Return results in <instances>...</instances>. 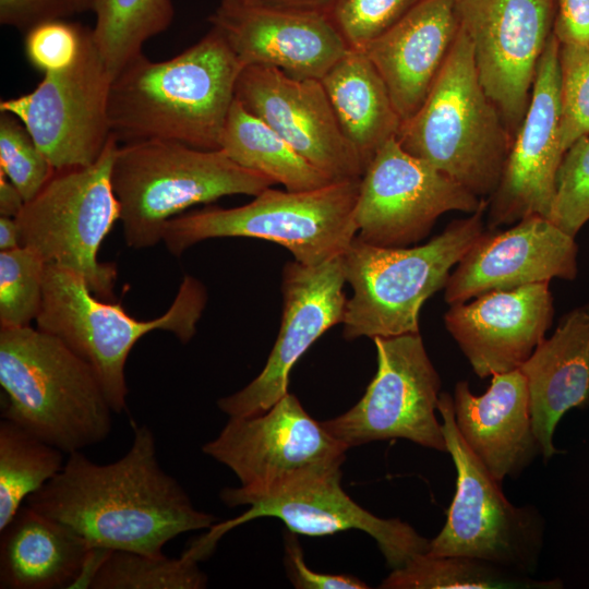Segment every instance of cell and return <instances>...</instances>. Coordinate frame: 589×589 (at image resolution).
<instances>
[{"instance_id":"31","label":"cell","mask_w":589,"mask_h":589,"mask_svg":"<svg viewBox=\"0 0 589 589\" xmlns=\"http://www.w3.org/2000/svg\"><path fill=\"white\" fill-rule=\"evenodd\" d=\"M94 43L113 79L136 57L151 37L171 24V0H100L93 10Z\"/></svg>"},{"instance_id":"42","label":"cell","mask_w":589,"mask_h":589,"mask_svg":"<svg viewBox=\"0 0 589 589\" xmlns=\"http://www.w3.org/2000/svg\"><path fill=\"white\" fill-rule=\"evenodd\" d=\"M25 204L17 188L0 171V216L15 218Z\"/></svg>"},{"instance_id":"27","label":"cell","mask_w":589,"mask_h":589,"mask_svg":"<svg viewBox=\"0 0 589 589\" xmlns=\"http://www.w3.org/2000/svg\"><path fill=\"white\" fill-rule=\"evenodd\" d=\"M321 82L365 170L377 151L397 136L401 124L385 82L363 50L350 48Z\"/></svg>"},{"instance_id":"4","label":"cell","mask_w":589,"mask_h":589,"mask_svg":"<svg viewBox=\"0 0 589 589\" xmlns=\"http://www.w3.org/2000/svg\"><path fill=\"white\" fill-rule=\"evenodd\" d=\"M396 140L480 199H490L497 188L513 137L480 82L460 25L430 93L401 122Z\"/></svg>"},{"instance_id":"7","label":"cell","mask_w":589,"mask_h":589,"mask_svg":"<svg viewBox=\"0 0 589 589\" xmlns=\"http://www.w3.org/2000/svg\"><path fill=\"white\" fill-rule=\"evenodd\" d=\"M205 304L203 285L185 276L163 315L137 320L120 303L96 297L77 273L46 264L43 301L35 321L38 329L58 337L93 369L112 411L121 413L129 394L125 363L134 345L156 329L170 332L184 344L190 341Z\"/></svg>"},{"instance_id":"37","label":"cell","mask_w":589,"mask_h":589,"mask_svg":"<svg viewBox=\"0 0 589 589\" xmlns=\"http://www.w3.org/2000/svg\"><path fill=\"white\" fill-rule=\"evenodd\" d=\"M422 0H337L328 11L348 48L363 50Z\"/></svg>"},{"instance_id":"6","label":"cell","mask_w":589,"mask_h":589,"mask_svg":"<svg viewBox=\"0 0 589 589\" xmlns=\"http://www.w3.org/2000/svg\"><path fill=\"white\" fill-rule=\"evenodd\" d=\"M486 206L452 221L417 247L383 248L356 236L342 254L346 283L352 290L341 322L344 338L419 333L423 303L445 287L453 267L485 231Z\"/></svg>"},{"instance_id":"40","label":"cell","mask_w":589,"mask_h":589,"mask_svg":"<svg viewBox=\"0 0 589 589\" xmlns=\"http://www.w3.org/2000/svg\"><path fill=\"white\" fill-rule=\"evenodd\" d=\"M75 12L70 0H0V22L28 31L46 20Z\"/></svg>"},{"instance_id":"11","label":"cell","mask_w":589,"mask_h":589,"mask_svg":"<svg viewBox=\"0 0 589 589\" xmlns=\"http://www.w3.org/2000/svg\"><path fill=\"white\" fill-rule=\"evenodd\" d=\"M437 411L457 479L446 521L430 540L428 552L476 557L531 576L543 549V517L532 505L512 504L466 445L456 428L450 394H440Z\"/></svg>"},{"instance_id":"24","label":"cell","mask_w":589,"mask_h":589,"mask_svg":"<svg viewBox=\"0 0 589 589\" xmlns=\"http://www.w3.org/2000/svg\"><path fill=\"white\" fill-rule=\"evenodd\" d=\"M458 0H422L363 51L389 92L401 122L430 93L459 31Z\"/></svg>"},{"instance_id":"16","label":"cell","mask_w":589,"mask_h":589,"mask_svg":"<svg viewBox=\"0 0 589 589\" xmlns=\"http://www.w3.org/2000/svg\"><path fill=\"white\" fill-rule=\"evenodd\" d=\"M342 254L318 265L297 261L283 271V317L274 347L261 373L242 389L220 398L229 418L253 417L288 393L289 373L299 358L334 325L341 323L347 298Z\"/></svg>"},{"instance_id":"17","label":"cell","mask_w":589,"mask_h":589,"mask_svg":"<svg viewBox=\"0 0 589 589\" xmlns=\"http://www.w3.org/2000/svg\"><path fill=\"white\" fill-rule=\"evenodd\" d=\"M340 479L341 471H337L255 501L240 516L214 524L189 546L204 561L229 530L256 518L275 517L289 531L312 537L361 530L375 540L392 569L429 551L430 540L398 518H381L361 507L342 490Z\"/></svg>"},{"instance_id":"28","label":"cell","mask_w":589,"mask_h":589,"mask_svg":"<svg viewBox=\"0 0 589 589\" xmlns=\"http://www.w3.org/2000/svg\"><path fill=\"white\" fill-rule=\"evenodd\" d=\"M219 149L238 165L267 176L287 191H310L334 182L236 98L220 136Z\"/></svg>"},{"instance_id":"15","label":"cell","mask_w":589,"mask_h":589,"mask_svg":"<svg viewBox=\"0 0 589 589\" xmlns=\"http://www.w3.org/2000/svg\"><path fill=\"white\" fill-rule=\"evenodd\" d=\"M480 82L514 140L553 33L555 0H458Z\"/></svg>"},{"instance_id":"39","label":"cell","mask_w":589,"mask_h":589,"mask_svg":"<svg viewBox=\"0 0 589 589\" xmlns=\"http://www.w3.org/2000/svg\"><path fill=\"white\" fill-rule=\"evenodd\" d=\"M297 533H285V564L288 576L298 589H366L369 586L351 575L316 573L310 569L298 542Z\"/></svg>"},{"instance_id":"18","label":"cell","mask_w":589,"mask_h":589,"mask_svg":"<svg viewBox=\"0 0 589 589\" xmlns=\"http://www.w3.org/2000/svg\"><path fill=\"white\" fill-rule=\"evenodd\" d=\"M560 41L552 33L540 57L530 103L514 136L497 188L488 200L490 230L531 215L549 216L561 145Z\"/></svg>"},{"instance_id":"10","label":"cell","mask_w":589,"mask_h":589,"mask_svg":"<svg viewBox=\"0 0 589 589\" xmlns=\"http://www.w3.org/2000/svg\"><path fill=\"white\" fill-rule=\"evenodd\" d=\"M118 146L111 134L94 164L56 171L15 217L23 247L35 251L46 264L77 273L105 301L115 300L117 267L99 262L98 251L120 220V204L111 182Z\"/></svg>"},{"instance_id":"20","label":"cell","mask_w":589,"mask_h":589,"mask_svg":"<svg viewBox=\"0 0 589 589\" xmlns=\"http://www.w3.org/2000/svg\"><path fill=\"white\" fill-rule=\"evenodd\" d=\"M575 238L546 217L531 215L504 231H484L450 273L445 301L450 305L494 290L573 280L577 276Z\"/></svg>"},{"instance_id":"3","label":"cell","mask_w":589,"mask_h":589,"mask_svg":"<svg viewBox=\"0 0 589 589\" xmlns=\"http://www.w3.org/2000/svg\"><path fill=\"white\" fill-rule=\"evenodd\" d=\"M1 418L69 455L105 441L112 409L93 369L58 337L0 328Z\"/></svg>"},{"instance_id":"2","label":"cell","mask_w":589,"mask_h":589,"mask_svg":"<svg viewBox=\"0 0 589 589\" xmlns=\"http://www.w3.org/2000/svg\"><path fill=\"white\" fill-rule=\"evenodd\" d=\"M243 65L214 27L166 61L143 53L112 81L108 113L119 144L166 140L219 149Z\"/></svg>"},{"instance_id":"44","label":"cell","mask_w":589,"mask_h":589,"mask_svg":"<svg viewBox=\"0 0 589 589\" xmlns=\"http://www.w3.org/2000/svg\"><path fill=\"white\" fill-rule=\"evenodd\" d=\"M22 247L15 218L0 216V252Z\"/></svg>"},{"instance_id":"23","label":"cell","mask_w":589,"mask_h":589,"mask_svg":"<svg viewBox=\"0 0 589 589\" xmlns=\"http://www.w3.org/2000/svg\"><path fill=\"white\" fill-rule=\"evenodd\" d=\"M452 397L458 432L497 482L518 477L540 455L528 385L519 369L492 375L479 396L467 381H459Z\"/></svg>"},{"instance_id":"21","label":"cell","mask_w":589,"mask_h":589,"mask_svg":"<svg viewBox=\"0 0 589 589\" xmlns=\"http://www.w3.org/2000/svg\"><path fill=\"white\" fill-rule=\"evenodd\" d=\"M209 22L243 67H274L296 79L321 80L349 49L327 13L220 3Z\"/></svg>"},{"instance_id":"46","label":"cell","mask_w":589,"mask_h":589,"mask_svg":"<svg viewBox=\"0 0 589 589\" xmlns=\"http://www.w3.org/2000/svg\"><path fill=\"white\" fill-rule=\"evenodd\" d=\"M241 1H244V0H221V3H236V2H241Z\"/></svg>"},{"instance_id":"22","label":"cell","mask_w":589,"mask_h":589,"mask_svg":"<svg viewBox=\"0 0 589 589\" xmlns=\"http://www.w3.org/2000/svg\"><path fill=\"white\" fill-rule=\"evenodd\" d=\"M554 314L549 283L489 291L450 304L444 324L481 378L519 369Z\"/></svg>"},{"instance_id":"33","label":"cell","mask_w":589,"mask_h":589,"mask_svg":"<svg viewBox=\"0 0 589 589\" xmlns=\"http://www.w3.org/2000/svg\"><path fill=\"white\" fill-rule=\"evenodd\" d=\"M46 263L32 249L0 252V328L29 326L43 301Z\"/></svg>"},{"instance_id":"25","label":"cell","mask_w":589,"mask_h":589,"mask_svg":"<svg viewBox=\"0 0 589 589\" xmlns=\"http://www.w3.org/2000/svg\"><path fill=\"white\" fill-rule=\"evenodd\" d=\"M519 370L528 385L540 455L549 461L560 453L553 436L563 416L589 406V302L566 313Z\"/></svg>"},{"instance_id":"12","label":"cell","mask_w":589,"mask_h":589,"mask_svg":"<svg viewBox=\"0 0 589 589\" xmlns=\"http://www.w3.org/2000/svg\"><path fill=\"white\" fill-rule=\"evenodd\" d=\"M377 370L361 399L342 414L322 421L348 448L405 438L447 453L436 417L441 378L419 333L373 338Z\"/></svg>"},{"instance_id":"26","label":"cell","mask_w":589,"mask_h":589,"mask_svg":"<svg viewBox=\"0 0 589 589\" xmlns=\"http://www.w3.org/2000/svg\"><path fill=\"white\" fill-rule=\"evenodd\" d=\"M0 534L1 589L73 588L96 550L28 505L21 506Z\"/></svg>"},{"instance_id":"38","label":"cell","mask_w":589,"mask_h":589,"mask_svg":"<svg viewBox=\"0 0 589 589\" xmlns=\"http://www.w3.org/2000/svg\"><path fill=\"white\" fill-rule=\"evenodd\" d=\"M86 29L61 17L40 22L25 34V56L44 74L67 70L80 56Z\"/></svg>"},{"instance_id":"35","label":"cell","mask_w":589,"mask_h":589,"mask_svg":"<svg viewBox=\"0 0 589 589\" xmlns=\"http://www.w3.org/2000/svg\"><path fill=\"white\" fill-rule=\"evenodd\" d=\"M548 219L574 238L589 221V134L563 155Z\"/></svg>"},{"instance_id":"8","label":"cell","mask_w":589,"mask_h":589,"mask_svg":"<svg viewBox=\"0 0 589 589\" xmlns=\"http://www.w3.org/2000/svg\"><path fill=\"white\" fill-rule=\"evenodd\" d=\"M360 180L334 181L301 192L267 188L239 207L181 214L166 224L163 242L180 256L207 239L256 238L283 245L301 264L318 265L344 254L357 236Z\"/></svg>"},{"instance_id":"19","label":"cell","mask_w":589,"mask_h":589,"mask_svg":"<svg viewBox=\"0 0 589 589\" xmlns=\"http://www.w3.org/2000/svg\"><path fill=\"white\" fill-rule=\"evenodd\" d=\"M235 98L333 181L361 179L364 166L344 135L321 80L247 65Z\"/></svg>"},{"instance_id":"9","label":"cell","mask_w":589,"mask_h":589,"mask_svg":"<svg viewBox=\"0 0 589 589\" xmlns=\"http://www.w3.org/2000/svg\"><path fill=\"white\" fill-rule=\"evenodd\" d=\"M202 450L240 480L239 488L220 491V500L236 507L340 471L348 447L287 393L262 414L229 418Z\"/></svg>"},{"instance_id":"43","label":"cell","mask_w":589,"mask_h":589,"mask_svg":"<svg viewBox=\"0 0 589 589\" xmlns=\"http://www.w3.org/2000/svg\"><path fill=\"white\" fill-rule=\"evenodd\" d=\"M336 1L337 0H244L241 2H250L279 9L328 13Z\"/></svg>"},{"instance_id":"32","label":"cell","mask_w":589,"mask_h":589,"mask_svg":"<svg viewBox=\"0 0 589 589\" xmlns=\"http://www.w3.org/2000/svg\"><path fill=\"white\" fill-rule=\"evenodd\" d=\"M64 453L23 426L0 421V530L21 508L22 502L41 489L62 469Z\"/></svg>"},{"instance_id":"36","label":"cell","mask_w":589,"mask_h":589,"mask_svg":"<svg viewBox=\"0 0 589 589\" xmlns=\"http://www.w3.org/2000/svg\"><path fill=\"white\" fill-rule=\"evenodd\" d=\"M561 145L589 134V44H560Z\"/></svg>"},{"instance_id":"45","label":"cell","mask_w":589,"mask_h":589,"mask_svg":"<svg viewBox=\"0 0 589 589\" xmlns=\"http://www.w3.org/2000/svg\"><path fill=\"white\" fill-rule=\"evenodd\" d=\"M75 12L85 11V10H94L95 5L100 0H70Z\"/></svg>"},{"instance_id":"34","label":"cell","mask_w":589,"mask_h":589,"mask_svg":"<svg viewBox=\"0 0 589 589\" xmlns=\"http://www.w3.org/2000/svg\"><path fill=\"white\" fill-rule=\"evenodd\" d=\"M0 171L17 188L25 202L56 172L24 124L9 112L0 115Z\"/></svg>"},{"instance_id":"29","label":"cell","mask_w":589,"mask_h":589,"mask_svg":"<svg viewBox=\"0 0 589 589\" xmlns=\"http://www.w3.org/2000/svg\"><path fill=\"white\" fill-rule=\"evenodd\" d=\"M383 589H558L560 579L539 580L464 555H436L424 552L404 566L392 569Z\"/></svg>"},{"instance_id":"13","label":"cell","mask_w":589,"mask_h":589,"mask_svg":"<svg viewBox=\"0 0 589 589\" xmlns=\"http://www.w3.org/2000/svg\"><path fill=\"white\" fill-rule=\"evenodd\" d=\"M112 81L87 28L72 67L46 73L32 92L1 100L0 112L24 124L56 171L86 167L100 157L111 137Z\"/></svg>"},{"instance_id":"41","label":"cell","mask_w":589,"mask_h":589,"mask_svg":"<svg viewBox=\"0 0 589 589\" xmlns=\"http://www.w3.org/2000/svg\"><path fill=\"white\" fill-rule=\"evenodd\" d=\"M553 34L560 44H589V0H555Z\"/></svg>"},{"instance_id":"30","label":"cell","mask_w":589,"mask_h":589,"mask_svg":"<svg viewBox=\"0 0 589 589\" xmlns=\"http://www.w3.org/2000/svg\"><path fill=\"white\" fill-rule=\"evenodd\" d=\"M206 575L199 562L181 554L167 557L132 551L95 550L75 587L89 589H202Z\"/></svg>"},{"instance_id":"14","label":"cell","mask_w":589,"mask_h":589,"mask_svg":"<svg viewBox=\"0 0 589 589\" xmlns=\"http://www.w3.org/2000/svg\"><path fill=\"white\" fill-rule=\"evenodd\" d=\"M488 204L426 161L407 153L396 137L366 166L354 212L357 237L383 248L424 239L452 211L472 214Z\"/></svg>"},{"instance_id":"5","label":"cell","mask_w":589,"mask_h":589,"mask_svg":"<svg viewBox=\"0 0 589 589\" xmlns=\"http://www.w3.org/2000/svg\"><path fill=\"white\" fill-rule=\"evenodd\" d=\"M111 182L128 247L163 241L166 224L183 211L223 196H256L275 182L244 168L223 149H200L166 140L119 144Z\"/></svg>"},{"instance_id":"1","label":"cell","mask_w":589,"mask_h":589,"mask_svg":"<svg viewBox=\"0 0 589 589\" xmlns=\"http://www.w3.org/2000/svg\"><path fill=\"white\" fill-rule=\"evenodd\" d=\"M26 505L69 527L93 549L164 555L176 537L211 528L217 517L194 507L181 484L159 465L156 438L133 425L129 450L96 464L73 452Z\"/></svg>"}]
</instances>
